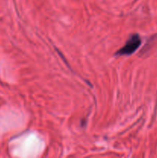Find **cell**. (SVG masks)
Listing matches in <instances>:
<instances>
[{"label":"cell","instance_id":"1","mask_svg":"<svg viewBox=\"0 0 157 158\" xmlns=\"http://www.w3.org/2000/svg\"><path fill=\"white\" fill-rule=\"evenodd\" d=\"M140 44H141V39H140L139 35H137V34H133L126 41V44L123 46V47H122L116 52V55H131V54H132L134 52L136 51V49L139 47Z\"/></svg>","mask_w":157,"mask_h":158}]
</instances>
